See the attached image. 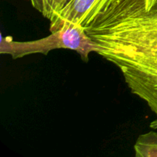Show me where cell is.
<instances>
[{
    "instance_id": "cell-1",
    "label": "cell",
    "mask_w": 157,
    "mask_h": 157,
    "mask_svg": "<svg viewBox=\"0 0 157 157\" xmlns=\"http://www.w3.org/2000/svg\"><path fill=\"white\" fill-rule=\"evenodd\" d=\"M98 55L121 70L130 91L157 116V0H108L81 21Z\"/></svg>"
},
{
    "instance_id": "cell-2",
    "label": "cell",
    "mask_w": 157,
    "mask_h": 157,
    "mask_svg": "<svg viewBox=\"0 0 157 157\" xmlns=\"http://www.w3.org/2000/svg\"><path fill=\"white\" fill-rule=\"evenodd\" d=\"M45 38L35 41H16L12 37H1L0 53L9 55L13 59L33 54L47 55L55 49L75 51L84 62H87L91 52L98 54L100 47L92 40L81 25L68 24Z\"/></svg>"
},
{
    "instance_id": "cell-3",
    "label": "cell",
    "mask_w": 157,
    "mask_h": 157,
    "mask_svg": "<svg viewBox=\"0 0 157 157\" xmlns=\"http://www.w3.org/2000/svg\"><path fill=\"white\" fill-rule=\"evenodd\" d=\"M107 1L108 0H69L62 10L50 21L49 30L54 32L66 25H81L89 11Z\"/></svg>"
},
{
    "instance_id": "cell-4",
    "label": "cell",
    "mask_w": 157,
    "mask_h": 157,
    "mask_svg": "<svg viewBox=\"0 0 157 157\" xmlns=\"http://www.w3.org/2000/svg\"><path fill=\"white\" fill-rule=\"evenodd\" d=\"M134 150L136 157H157V133L150 131L140 135Z\"/></svg>"
},
{
    "instance_id": "cell-5",
    "label": "cell",
    "mask_w": 157,
    "mask_h": 157,
    "mask_svg": "<svg viewBox=\"0 0 157 157\" xmlns=\"http://www.w3.org/2000/svg\"><path fill=\"white\" fill-rule=\"evenodd\" d=\"M68 1L69 0H30L32 6L50 21L62 10Z\"/></svg>"
},
{
    "instance_id": "cell-6",
    "label": "cell",
    "mask_w": 157,
    "mask_h": 157,
    "mask_svg": "<svg viewBox=\"0 0 157 157\" xmlns=\"http://www.w3.org/2000/svg\"><path fill=\"white\" fill-rule=\"evenodd\" d=\"M145 7L150 8L153 4H154L156 0H138Z\"/></svg>"
},
{
    "instance_id": "cell-7",
    "label": "cell",
    "mask_w": 157,
    "mask_h": 157,
    "mask_svg": "<svg viewBox=\"0 0 157 157\" xmlns=\"http://www.w3.org/2000/svg\"><path fill=\"white\" fill-rule=\"evenodd\" d=\"M150 127H151V128L154 129V130H156V129H157V119L155 120V121H152V122L150 123Z\"/></svg>"
}]
</instances>
